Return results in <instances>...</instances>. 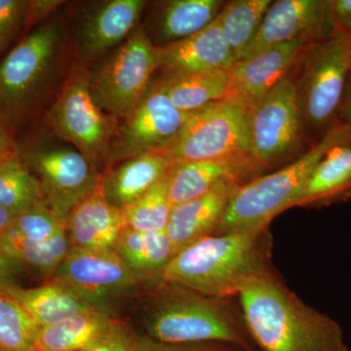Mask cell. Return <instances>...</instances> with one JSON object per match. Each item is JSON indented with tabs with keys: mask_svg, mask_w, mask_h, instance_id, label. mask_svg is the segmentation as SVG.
I'll return each mask as SVG.
<instances>
[{
	"mask_svg": "<svg viewBox=\"0 0 351 351\" xmlns=\"http://www.w3.org/2000/svg\"><path fill=\"white\" fill-rule=\"evenodd\" d=\"M245 327L261 351H350L338 322L309 306L272 270L240 288Z\"/></svg>",
	"mask_w": 351,
	"mask_h": 351,
	"instance_id": "1",
	"label": "cell"
},
{
	"mask_svg": "<svg viewBox=\"0 0 351 351\" xmlns=\"http://www.w3.org/2000/svg\"><path fill=\"white\" fill-rule=\"evenodd\" d=\"M142 323L147 338L171 345L223 343L241 351H258L243 317L226 300L208 297L166 282L145 295Z\"/></svg>",
	"mask_w": 351,
	"mask_h": 351,
	"instance_id": "2",
	"label": "cell"
},
{
	"mask_svg": "<svg viewBox=\"0 0 351 351\" xmlns=\"http://www.w3.org/2000/svg\"><path fill=\"white\" fill-rule=\"evenodd\" d=\"M269 241L267 228L208 235L177 252L160 281L228 299L269 267Z\"/></svg>",
	"mask_w": 351,
	"mask_h": 351,
	"instance_id": "3",
	"label": "cell"
},
{
	"mask_svg": "<svg viewBox=\"0 0 351 351\" xmlns=\"http://www.w3.org/2000/svg\"><path fill=\"white\" fill-rule=\"evenodd\" d=\"M338 145H351L350 132L339 123L290 165L240 184L228 202L216 234L267 228L276 215L299 204L316 165Z\"/></svg>",
	"mask_w": 351,
	"mask_h": 351,
	"instance_id": "4",
	"label": "cell"
},
{
	"mask_svg": "<svg viewBox=\"0 0 351 351\" xmlns=\"http://www.w3.org/2000/svg\"><path fill=\"white\" fill-rule=\"evenodd\" d=\"M62 48L58 21L25 36L0 63V114L14 133L31 121L49 94Z\"/></svg>",
	"mask_w": 351,
	"mask_h": 351,
	"instance_id": "5",
	"label": "cell"
},
{
	"mask_svg": "<svg viewBox=\"0 0 351 351\" xmlns=\"http://www.w3.org/2000/svg\"><path fill=\"white\" fill-rule=\"evenodd\" d=\"M298 63L295 84L302 127L318 142L338 124L350 71L345 36L309 43Z\"/></svg>",
	"mask_w": 351,
	"mask_h": 351,
	"instance_id": "6",
	"label": "cell"
},
{
	"mask_svg": "<svg viewBox=\"0 0 351 351\" xmlns=\"http://www.w3.org/2000/svg\"><path fill=\"white\" fill-rule=\"evenodd\" d=\"M117 121L99 107L92 94L90 75L78 66L64 80L46 113V124L53 135L77 149L101 174L110 167Z\"/></svg>",
	"mask_w": 351,
	"mask_h": 351,
	"instance_id": "7",
	"label": "cell"
},
{
	"mask_svg": "<svg viewBox=\"0 0 351 351\" xmlns=\"http://www.w3.org/2000/svg\"><path fill=\"white\" fill-rule=\"evenodd\" d=\"M19 151L38 182L43 202L64 221L100 184L103 174L77 149L61 141H36L19 145Z\"/></svg>",
	"mask_w": 351,
	"mask_h": 351,
	"instance_id": "8",
	"label": "cell"
},
{
	"mask_svg": "<svg viewBox=\"0 0 351 351\" xmlns=\"http://www.w3.org/2000/svg\"><path fill=\"white\" fill-rule=\"evenodd\" d=\"M157 66L156 46L138 27L90 75L95 101L110 117L124 119L147 93Z\"/></svg>",
	"mask_w": 351,
	"mask_h": 351,
	"instance_id": "9",
	"label": "cell"
},
{
	"mask_svg": "<svg viewBox=\"0 0 351 351\" xmlns=\"http://www.w3.org/2000/svg\"><path fill=\"white\" fill-rule=\"evenodd\" d=\"M162 152L174 164L249 156L247 110L221 100L189 112L179 135Z\"/></svg>",
	"mask_w": 351,
	"mask_h": 351,
	"instance_id": "10",
	"label": "cell"
},
{
	"mask_svg": "<svg viewBox=\"0 0 351 351\" xmlns=\"http://www.w3.org/2000/svg\"><path fill=\"white\" fill-rule=\"evenodd\" d=\"M52 277L66 284L97 311L115 317L120 307L145 286L115 250L73 247Z\"/></svg>",
	"mask_w": 351,
	"mask_h": 351,
	"instance_id": "11",
	"label": "cell"
},
{
	"mask_svg": "<svg viewBox=\"0 0 351 351\" xmlns=\"http://www.w3.org/2000/svg\"><path fill=\"white\" fill-rule=\"evenodd\" d=\"M247 121L249 157L258 172L297 149L304 132L291 73L247 110Z\"/></svg>",
	"mask_w": 351,
	"mask_h": 351,
	"instance_id": "12",
	"label": "cell"
},
{
	"mask_svg": "<svg viewBox=\"0 0 351 351\" xmlns=\"http://www.w3.org/2000/svg\"><path fill=\"white\" fill-rule=\"evenodd\" d=\"M189 114L151 83L140 103L117 124L110 145V167L140 154L164 151L179 135Z\"/></svg>",
	"mask_w": 351,
	"mask_h": 351,
	"instance_id": "13",
	"label": "cell"
},
{
	"mask_svg": "<svg viewBox=\"0 0 351 351\" xmlns=\"http://www.w3.org/2000/svg\"><path fill=\"white\" fill-rule=\"evenodd\" d=\"M313 40L299 38L240 60L228 69L223 101L249 110L295 68L304 48Z\"/></svg>",
	"mask_w": 351,
	"mask_h": 351,
	"instance_id": "14",
	"label": "cell"
},
{
	"mask_svg": "<svg viewBox=\"0 0 351 351\" xmlns=\"http://www.w3.org/2000/svg\"><path fill=\"white\" fill-rule=\"evenodd\" d=\"M328 0H279L270 4L255 38L241 59L299 38H332ZM239 60V61H240Z\"/></svg>",
	"mask_w": 351,
	"mask_h": 351,
	"instance_id": "15",
	"label": "cell"
},
{
	"mask_svg": "<svg viewBox=\"0 0 351 351\" xmlns=\"http://www.w3.org/2000/svg\"><path fill=\"white\" fill-rule=\"evenodd\" d=\"M156 56L164 75L226 71L235 63L219 17L188 38L156 47Z\"/></svg>",
	"mask_w": 351,
	"mask_h": 351,
	"instance_id": "16",
	"label": "cell"
},
{
	"mask_svg": "<svg viewBox=\"0 0 351 351\" xmlns=\"http://www.w3.org/2000/svg\"><path fill=\"white\" fill-rule=\"evenodd\" d=\"M258 171L249 156L174 164L167 177L173 207L206 195L226 182L243 181Z\"/></svg>",
	"mask_w": 351,
	"mask_h": 351,
	"instance_id": "17",
	"label": "cell"
},
{
	"mask_svg": "<svg viewBox=\"0 0 351 351\" xmlns=\"http://www.w3.org/2000/svg\"><path fill=\"white\" fill-rule=\"evenodd\" d=\"M124 228L122 211L106 199L101 180L98 188L66 219V235L71 246L85 250H114Z\"/></svg>",
	"mask_w": 351,
	"mask_h": 351,
	"instance_id": "18",
	"label": "cell"
},
{
	"mask_svg": "<svg viewBox=\"0 0 351 351\" xmlns=\"http://www.w3.org/2000/svg\"><path fill=\"white\" fill-rule=\"evenodd\" d=\"M147 2L110 0L88 13L80 32V51L90 61L119 45L135 29Z\"/></svg>",
	"mask_w": 351,
	"mask_h": 351,
	"instance_id": "19",
	"label": "cell"
},
{
	"mask_svg": "<svg viewBox=\"0 0 351 351\" xmlns=\"http://www.w3.org/2000/svg\"><path fill=\"white\" fill-rule=\"evenodd\" d=\"M173 166L174 162L162 152H147L115 164L101 175L106 199L123 210L163 181Z\"/></svg>",
	"mask_w": 351,
	"mask_h": 351,
	"instance_id": "20",
	"label": "cell"
},
{
	"mask_svg": "<svg viewBox=\"0 0 351 351\" xmlns=\"http://www.w3.org/2000/svg\"><path fill=\"white\" fill-rule=\"evenodd\" d=\"M240 184L226 182L206 195L173 207L165 232L176 251L216 234L228 202Z\"/></svg>",
	"mask_w": 351,
	"mask_h": 351,
	"instance_id": "21",
	"label": "cell"
},
{
	"mask_svg": "<svg viewBox=\"0 0 351 351\" xmlns=\"http://www.w3.org/2000/svg\"><path fill=\"white\" fill-rule=\"evenodd\" d=\"M2 294L16 302L38 327L52 326L77 314L97 311L55 277L38 287L16 285L6 289Z\"/></svg>",
	"mask_w": 351,
	"mask_h": 351,
	"instance_id": "22",
	"label": "cell"
},
{
	"mask_svg": "<svg viewBox=\"0 0 351 351\" xmlns=\"http://www.w3.org/2000/svg\"><path fill=\"white\" fill-rule=\"evenodd\" d=\"M126 326L124 321L100 311L77 314L48 327H38L36 351H80L98 345Z\"/></svg>",
	"mask_w": 351,
	"mask_h": 351,
	"instance_id": "23",
	"label": "cell"
},
{
	"mask_svg": "<svg viewBox=\"0 0 351 351\" xmlns=\"http://www.w3.org/2000/svg\"><path fill=\"white\" fill-rule=\"evenodd\" d=\"M114 250L145 286L160 281L163 269L177 254L166 232H140L124 228Z\"/></svg>",
	"mask_w": 351,
	"mask_h": 351,
	"instance_id": "24",
	"label": "cell"
},
{
	"mask_svg": "<svg viewBox=\"0 0 351 351\" xmlns=\"http://www.w3.org/2000/svg\"><path fill=\"white\" fill-rule=\"evenodd\" d=\"M218 0H170L161 2L154 18V34L160 45L182 40L206 27L219 14ZM156 46V47H159Z\"/></svg>",
	"mask_w": 351,
	"mask_h": 351,
	"instance_id": "25",
	"label": "cell"
},
{
	"mask_svg": "<svg viewBox=\"0 0 351 351\" xmlns=\"http://www.w3.org/2000/svg\"><path fill=\"white\" fill-rule=\"evenodd\" d=\"M228 69L202 73L164 75L154 82L167 95L175 107L191 112L223 100L228 86Z\"/></svg>",
	"mask_w": 351,
	"mask_h": 351,
	"instance_id": "26",
	"label": "cell"
},
{
	"mask_svg": "<svg viewBox=\"0 0 351 351\" xmlns=\"http://www.w3.org/2000/svg\"><path fill=\"white\" fill-rule=\"evenodd\" d=\"M350 195L351 145H335L316 165L299 204L332 202Z\"/></svg>",
	"mask_w": 351,
	"mask_h": 351,
	"instance_id": "27",
	"label": "cell"
},
{
	"mask_svg": "<svg viewBox=\"0 0 351 351\" xmlns=\"http://www.w3.org/2000/svg\"><path fill=\"white\" fill-rule=\"evenodd\" d=\"M0 240L6 253L23 269L34 270L48 279L54 276L73 248L66 232L44 241L4 232L0 234Z\"/></svg>",
	"mask_w": 351,
	"mask_h": 351,
	"instance_id": "28",
	"label": "cell"
},
{
	"mask_svg": "<svg viewBox=\"0 0 351 351\" xmlns=\"http://www.w3.org/2000/svg\"><path fill=\"white\" fill-rule=\"evenodd\" d=\"M271 3L270 0H237L219 12L221 34L235 62L241 59L255 38Z\"/></svg>",
	"mask_w": 351,
	"mask_h": 351,
	"instance_id": "29",
	"label": "cell"
},
{
	"mask_svg": "<svg viewBox=\"0 0 351 351\" xmlns=\"http://www.w3.org/2000/svg\"><path fill=\"white\" fill-rule=\"evenodd\" d=\"M38 182L17 154L0 161V206L15 214L41 202Z\"/></svg>",
	"mask_w": 351,
	"mask_h": 351,
	"instance_id": "30",
	"label": "cell"
},
{
	"mask_svg": "<svg viewBox=\"0 0 351 351\" xmlns=\"http://www.w3.org/2000/svg\"><path fill=\"white\" fill-rule=\"evenodd\" d=\"M167 177L121 210L125 228L140 232H166L173 210L168 195Z\"/></svg>",
	"mask_w": 351,
	"mask_h": 351,
	"instance_id": "31",
	"label": "cell"
},
{
	"mask_svg": "<svg viewBox=\"0 0 351 351\" xmlns=\"http://www.w3.org/2000/svg\"><path fill=\"white\" fill-rule=\"evenodd\" d=\"M38 327L16 302L0 293V350L36 351Z\"/></svg>",
	"mask_w": 351,
	"mask_h": 351,
	"instance_id": "32",
	"label": "cell"
},
{
	"mask_svg": "<svg viewBox=\"0 0 351 351\" xmlns=\"http://www.w3.org/2000/svg\"><path fill=\"white\" fill-rule=\"evenodd\" d=\"M6 232L24 239L44 241L66 232V221L41 201L18 214Z\"/></svg>",
	"mask_w": 351,
	"mask_h": 351,
	"instance_id": "33",
	"label": "cell"
},
{
	"mask_svg": "<svg viewBox=\"0 0 351 351\" xmlns=\"http://www.w3.org/2000/svg\"><path fill=\"white\" fill-rule=\"evenodd\" d=\"M27 10L29 1L0 0V53L27 29Z\"/></svg>",
	"mask_w": 351,
	"mask_h": 351,
	"instance_id": "34",
	"label": "cell"
},
{
	"mask_svg": "<svg viewBox=\"0 0 351 351\" xmlns=\"http://www.w3.org/2000/svg\"><path fill=\"white\" fill-rule=\"evenodd\" d=\"M327 17L332 36L351 34V0H328Z\"/></svg>",
	"mask_w": 351,
	"mask_h": 351,
	"instance_id": "35",
	"label": "cell"
},
{
	"mask_svg": "<svg viewBox=\"0 0 351 351\" xmlns=\"http://www.w3.org/2000/svg\"><path fill=\"white\" fill-rule=\"evenodd\" d=\"M143 339L144 336L134 332L126 325L106 341L80 351H136Z\"/></svg>",
	"mask_w": 351,
	"mask_h": 351,
	"instance_id": "36",
	"label": "cell"
},
{
	"mask_svg": "<svg viewBox=\"0 0 351 351\" xmlns=\"http://www.w3.org/2000/svg\"><path fill=\"white\" fill-rule=\"evenodd\" d=\"M136 351H241L234 346L223 343H195V345H171L159 343L144 336Z\"/></svg>",
	"mask_w": 351,
	"mask_h": 351,
	"instance_id": "37",
	"label": "cell"
},
{
	"mask_svg": "<svg viewBox=\"0 0 351 351\" xmlns=\"http://www.w3.org/2000/svg\"><path fill=\"white\" fill-rule=\"evenodd\" d=\"M21 270H23V267L6 253L0 240V293L18 285L16 278Z\"/></svg>",
	"mask_w": 351,
	"mask_h": 351,
	"instance_id": "38",
	"label": "cell"
},
{
	"mask_svg": "<svg viewBox=\"0 0 351 351\" xmlns=\"http://www.w3.org/2000/svg\"><path fill=\"white\" fill-rule=\"evenodd\" d=\"M61 1L55 0H36L29 1V10H27V29L32 25L38 24L44 19H47L50 14L61 5Z\"/></svg>",
	"mask_w": 351,
	"mask_h": 351,
	"instance_id": "39",
	"label": "cell"
},
{
	"mask_svg": "<svg viewBox=\"0 0 351 351\" xmlns=\"http://www.w3.org/2000/svg\"><path fill=\"white\" fill-rule=\"evenodd\" d=\"M18 152L19 145L16 142L15 133L0 114V161Z\"/></svg>",
	"mask_w": 351,
	"mask_h": 351,
	"instance_id": "40",
	"label": "cell"
},
{
	"mask_svg": "<svg viewBox=\"0 0 351 351\" xmlns=\"http://www.w3.org/2000/svg\"><path fill=\"white\" fill-rule=\"evenodd\" d=\"M338 123L346 127L351 133V71L346 80L345 93L339 113Z\"/></svg>",
	"mask_w": 351,
	"mask_h": 351,
	"instance_id": "41",
	"label": "cell"
},
{
	"mask_svg": "<svg viewBox=\"0 0 351 351\" xmlns=\"http://www.w3.org/2000/svg\"><path fill=\"white\" fill-rule=\"evenodd\" d=\"M18 214L13 213L2 206H0V234L6 232L11 225H12L14 219Z\"/></svg>",
	"mask_w": 351,
	"mask_h": 351,
	"instance_id": "42",
	"label": "cell"
},
{
	"mask_svg": "<svg viewBox=\"0 0 351 351\" xmlns=\"http://www.w3.org/2000/svg\"><path fill=\"white\" fill-rule=\"evenodd\" d=\"M346 55H348V63H350L351 71V34L345 36Z\"/></svg>",
	"mask_w": 351,
	"mask_h": 351,
	"instance_id": "43",
	"label": "cell"
},
{
	"mask_svg": "<svg viewBox=\"0 0 351 351\" xmlns=\"http://www.w3.org/2000/svg\"><path fill=\"white\" fill-rule=\"evenodd\" d=\"M0 351H6V350H0Z\"/></svg>",
	"mask_w": 351,
	"mask_h": 351,
	"instance_id": "44",
	"label": "cell"
}]
</instances>
